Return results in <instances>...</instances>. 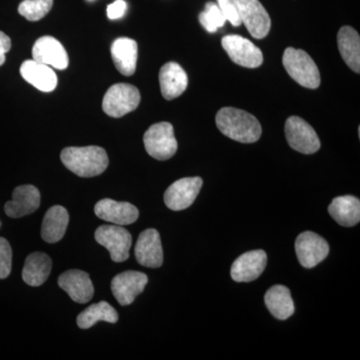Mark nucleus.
<instances>
[{
  "mask_svg": "<svg viewBox=\"0 0 360 360\" xmlns=\"http://www.w3.org/2000/svg\"><path fill=\"white\" fill-rule=\"evenodd\" d=\"M328 212L341 226H354L360 221V201L352 195L338 196L329 205Z\"/></svg>",
  "mask_w": 360,
  "mask_h": 360,
  "instance_id": "obj_23",
  "label": "nucleus"
},
{
  "mask_svg": "<svg viewBox=\"0 0 360 360\" xmlns=\"http://www.w3.org/2000/svg\"><path fill=\"white\" fill-rule=\"evenodd\" d=\"M60 160L65 167L80 177L101 175L108 167V153L99 146L66 148L61 151Z\"/></svg>",
  "mask_w": 360,
  "mask_h": 360,
  "instance_id": "obj_2",
  "label": "nucleus"
},
{
  "mask_svg": "<svg viewBox=\"0 0 360 360\" xmlns=\"http://www.w3.org/2000/svg\"><path fill=\"white\" fill-rule=\"evenodd\" d=\"M13 266V250L6 238H0V279L9 276Z\"/></svg>",
  "mask_w": 360,
  "mask_h": 360,
  "instance_id": "obj_30",
  "label": "nucleus"
},
{
  "mask_svg": "<svg viewBox=\"0 0 360 360\" xmlns=\"http://www.w3.org/2000/svg\"><path fill=\"white\" fill-rule=\"evenodd\" d=\"M338 49L348 68L360 72V37L350 26H343L338 34Z\"/></svg>",
  "mask_w": 360,
  "mask_h": 360,
  "instance_id": "obj_26",
  "label": "nucleus"
},
{
  "mask_svg": "<svg viewBox=\"0 0 360 360\" xmlns=\"http://www.w3.org/2000/svg\"><path fill=\"white\" fill-rule=\"evenodd\" d=\"M148 283V277L141 271L122 272L113 277L111 281L112 295L122 307L131 304L136 296L141 295Z\"/></svg>",
  "mask_w": 360,
  "mask_h": 360,
  "instance_id": "obj_12",
  "label": "nucleus"
},
{
  "mask_svg": "<svg viewBox=\"0 0 360 360\" xmlns=\"http://www.w3.org/2000/svg\"><path fill=\"white\" fill-rule=\"evenodd\" d=\"M222 47L236 65L246 68H257L264 63L262 52L250 40L240 35H226L221 40Z\"/></svg>",
  "mask_w": 360,
  "mask_h": 360,
  "instance_id": "obj_8",
  "label": "nucleus"
},
{
  "mask_svg": "<svg viewBox=\"0 0 360 360\" xmlns=\"http://www.w3.org/2000/svg\"><path fill=\"white\" fill-rule=\"evenodd\" d=\"M53 0H23L18 6V13L26 20L39 21L49 14Z\"/></svg>",
  "mask_w": 360,
  "mask_h": 360,
  "instance_id": "obj_28",
  "label": "nucleus"
},
{
  "mask_svg": "<svg viewBox=\"0 0 360 360\" xmlns=\"http://www.w3.org/2000/svg\"><path fill=\"white\" fill-rule=\"evenodd\" d=\"M33 59L37 63L63 70L68 68V54L63 45L52 37L37 39L32 49Z\"/></svg>",
  "mask_w": 360,
  "mask_h": 360,
  "instance_id": "obj_18",
  "label": "nucleus"
},
{
  "mask_svg": "<svg viewBox=\"0 0 360 360\" xmlns=\"http://www.w3.org/2000/svg\"><path fill=\"white\" fill-rule=\"evenodd\" d=\"M94 212L98 219L122 226L134 224L139 217V210L131 203L120 202L110 198L99 200Z\"/></svg>",
  "mask_w": 360,
  "mask_h": 360,
  "instance_id": "obj_16",
  "label": "nucleus"
},
{
  "mask_svg": "<svg viewBox=\"0 0 360 360\" xmlns=\"http://www.w3.org/2000/svg\"><path fill=\"white\" fill-rule=\"evenodd\" d=\"M161 94L167 101L181 96L188 85V78L184 68L176 63H168L160 71Z\"/></svg>",
  "mask_w": 360,
  "mask_h": 360,
  "instance_id": "obj_19",
  "label": "nucleus"
},
{
  "mask_svg": "<svg viewBox=\"0 0 360 360\" xmlns=\"http://www.w3.org/2000/svg\"><path fill=\"white\" fill-rule=\"evenodd\" d=\"M127 11V4L124 0H116L113 4H110L106 9L108 18L111 20H118L124 15Z\"/></svg>",
  "mask_w": 360,
  "mask_h": 360,
  "instance_id": "obj_32",
  "label": "nucleus"
},
{
  "mask_svg": "<svg viewBox=\"0 0 360 360\" xmlns=\"http://www.w3.org/2000/svg\"><path fill=\"white\" fill-rule=\"evenodd\" d=\"M51 257L44 252H33L25 259L22 269V279L30 286L42 285L51 271Z\"/></svg>",
  "mask_w": 360,
  "mask_h": 360,
  "instance_id": "obj_24",
  "label": "nucleus"
},
{
  "mask_svg": "<svg viewBox=\"0 0 360 360\" xmlns=\"http://www.w3.org/2000/svg\"><path fill=\"white\" fill-rule=\"evenodd\" d=\"M266 264L267 255L264 250L248 251L233 262L231 276L236 283H250L262 276Z\"/></svg>",
  "mask_w": 360,
  "mask_h": 360,
  "instance_id": "obj_15",
  "label": "nucleus"
},
{
  "mask_svg": "<svg viewBox=\"0 0 360 360\" xmlns=\"http://www.w3.org/2000/svg\"><path fill=\"white\" fill-rule=\"evenodd\" d=\"M202 184V179L198 176L176 180L165 193V205L174 212L186 210L198 198Z\"/></svg>",
  "mask_w": 360,
  "mask_h": 360,
  "instance_id": "obj_11",
  "label": "nucleus"
},
{
  "mask_svg": "<svg viewBox=\"0 0 360 360\" xmlns=\"http://www.w3.org/2000/svg\"><path fill=\"white\" fill-rule=\"evenodd\" d=\"M40 193L37 187L26 184L16 187L13 200L4 205V212L11 219H20L37 212L40 206Z\"/></svg>",
  "mask_w": 360,
  "mask_h": 360,
  "instance_id": "obj_17",
  "label": "nucleus"
},
{
  "mask_svg": "<svg viewBox=\"0 0 360 360\" xmlns=\"http://www.w3.org/2000/svg\"><path fill=\"white\" fill-rule=\"evenodd\" d=\"M241 23L245 25L252 37L262 39L267 37L271 27L269 14L259 0H236Z\"/></svg>",
  "mask_w": 360,
  "mask_h": 360,
  "instance_id": "obj_10",
  "label": "nucleus"
},
{
  "mask_svg": "<svg viewBox=\"0 0 360 360\" xmlns=\"http://www.w3.org/2000/svg\"><path fill=\"white\" fill-rule=\"evenodd\" d=\"M283 63L290 77L298 84L309 89H315L321 85V73L319 68L302 49L288 47L283 53Z\"/></svg>",
  "mask_w": 360,
  "mask_h": 360,
  "instance_id": "obj_3",
  "label": "nucleus"
},
{
  "mask_svg": "<svg viewBox=\"0 0 360 360\" xmlns=\"http://www.w3.org/2000/svg\"><path fill=\"white\" fill-rule=\"evenodd\" d=\"M70 222V214L66 208L54 205L45 213L41 225V238L45 243H56L65 236Z\"/></svg>",
  "mask_w": 360,
  "mask_h": 360,
  "instance_id": "obj_22",
  "label": "nucleus"
},
{
  "mask_svg": "<svg viewBox=\"0 0 360 360\" xmlns=\"http://www.w3.org/2000/svg\"><path fill=\"white\" fill-rule=\"evenodd\" d=\"M200 25L206 32H217L219 28L226 22L224 13L220 11L219 6L215 2L210 1L205 4V11L200 14Z\"/></svg>",
  "mask_w": 360,
  "mask_h": 360,
  "instance_id": "obj_29",
  "label": "nucleus"
},
{
  "mask_svg": "<svg viewBox=\"0 0 360 360\" xmlns=\"http://www.w3.org/2000/svg\"><path fill=\"white\" fill-rule=\"evenodd\" d=\"M217 6L224 13L225 20L229 21L232 25L240 26L243 25L239 16L238 6L236 0H217Z\"/></svg>",
  "mask_w": 360,
  "mask_h": 360,
  "instance_id": "obj_31",
  "label": "nucleus"
},
{
  "mask_svg": "<svg viewBox=\"0 0 360 360\" xmlns=\"http://www.w3.org/2000/svg\"><path fill=\"white\" fill-rule=\"evenodd\" d=\"M11 40L6 33L0 32V66L6 63V54L11 51Z\"/></svg>",
  "mask_w": 360,
  "mask_h": 360,
  "instance_id": "obj_33",
  "label": "nucleus"
},
{
  "mask_svg": "<svg viewBox=\"0 0 360 360\" xmlns=\"http://www.w3.org/2000/svg\"><path fill=\"white\" fill-rule=\"evenodd\" d=\"M295 252L303 267L314 269L328 257L329 245L328 241L319 234L305 231L296 238Z\"/></svg>",
  "mask_w": 360,
  "mask_h": 360,
  "instance_id": "obj_9",
  "label": "nucleus"
},
{
  "mask_svg": "<svg viewBox=\"0 0 360 360\" xmlns=\"http://www.w3.org/2000/svg\"><path fill=\"white\" fill-rule=\"evenodd\" d=\"M265 305L270 314L279 321H285L295 314V303L290 290L284 285L270 288L264 296Z\"/></svg>",
  "mask_w": 360,
  "mask_h": 360,
  "instance_id": "obj_25",
  "label": "nucleus"
},
{
  "mask_svg": "<svg viewBox=\"0 0 360 360\" xmlns=\"http://www.w3.org/2000/svg\"><path fill=\"white\" fill-rule=\"evenodd\" d=\"M94 238L98 245L110 251L112 262L120 264L129 259L132 236L122 225H101L96 229Z\"/></svg>",
  "mask_w": 360,
  "mask_h": 360,
  "instance_id": "obj_6",
  "label": "nucleus"
},
{
  "mask_svg": "<svg viewBox=\"0 0 360 360\" xmlns=\"http://www.w3.org/2000/svg\"><path fill=\"white\" fill-rule=\"evenodd\" d=\"M285 135L290 148L303 155H312L321 148L315 130L298 116H291L286 120Z\"/></svg>",
  "mask_w": 360,
  "mask_h": 360,
  "instance_id": "obj_7",
  "label": "nucleus"
},
{
  "mask_svg": "<svg viewBox=\"0 0 360 360\" xmlns=\"http://www.w3.org/2000/svg\"><path fill=\"white\" fill-rule=\"evenodd\" d=\"M106 321L116 323L118 321L117 311L106 302H101L90 305L77 316L78 328L87 329L92 328L96 322Z\"/></svg>",
  "mask_w": 360,
  "mask_h": 360,
  "instance_id": "obj_27",
  "label": "nucleus"
},
{
  "mask_svg": "<svg viewBox=\"0 0 360 360\" xmlns=\"http://www.w3.org/2000/svg\"><path fill=\"white\" fill-rule=\"evenodd\" d=\"M58 285L77 303L89 302L94 295V288L89 274L82 270L70 269L58 277Z\"/></svg>",
  "mask_w": 360,
  "mask_h": 360,
  "instance_id": "obj_14",
  "label": "nucleus"
},
{
  "mask_svg": "<svg viewBox=\"0 0 360 360\" xmlns=\"http://www.w3.org/2000/svg\"><path fill=\"white\" fill-rule=\"evenodd\" d=\"M111 56L115 68L125 77H131L136 70L139 46L136 41L127 37H120L111 45Z\"/></svg>",
  "mask_w": 360,
  "mask_h": 360,
  "instance_id": "obj_21",
  "label": "nucleus"
},
{
  "mask_svg": "<svg viewBox=\"0 0 360 360\" xmlns=\"http://www.w3.org/2000/svg\"><path fill=\"white\" fill-rule=\"evenodd\" d=\"M215 122L221 134L236 141L253 143L262 136L260 122L248 111L224 108L217 112Z\"/></svg>",
  "mask_w": 360,
  "mask_h": 360,
  "instance_id": "obj_1",
  "label": "nucleus"
},
{
  "mask_svg": "<svg viewBox=\"0 0 360 360\" xmlns=\"http://www.w3.org/2000/svg\"><path fill=\"white\" fill-rule=\"evenodd\" d=\"M0 226H1V222H0Z\"/></svg>",
  "mask_w": 360,
  "mask_h": 360,
  "instance_id": "obj_34",
  "label": "nucleus"
},
{
  "mask_svg": "<svg viewBox=\"0 0 360 360\" xmlns=\"http://www.w3.org/2000/svg\"><path fill=\"white\" fill-rule=\"evenodd\" d=\"M135 257L142 266L158 269L163 264V250L160 232L149 229L142 231L135 245Z\"/></svg>",
  "mask_w": 360,
  "mask_h": 360,
  "instance_id": "obj_13",
  "label": "nucleus"
},
{
  "mask_svg": "<svg viewBox=\"0 0 360 360\" xmlns=\"http://www.w3.org/2000/svg\"><path fill=\"white\" fill-rule=\"evenodd\" d=\"M141 92L131 84L112 85L103 97L104 112L110 117L120 118L139 108Z\"/></svg>",
  "mask_w": 360,
  "mask_h": 360,
  "instance_id": "obj_5",
  "label": "nucleus"
},
{
  "mask_svg": "<svg viewBox=\"0 0 360 360\" xmlns=\"http://www.w3.org/2000/svg\"><path fill=\"white\" fill-rule=\"evenodd\" d=\"M143 142L148 155L158 160H169L177 151L174 127L169 122L151 125L144 134Z\"/></svg>",
  "mask_w": 360,
  "mask_h": 360,
  "instance_id": "obj_4",
  "label": "nucleus"
},
{
  "mask_svg": "<svg viewBox=\"0 0 360 360\" xmlns=\"http://www.w3.org/2000/svg\"><path fill=\"white\" fill-rule=\"evenodd\" d=\"M20 75L28 84L44 92H51L58 86V77L51 66L26 60L20 66Z\"/></svg>",
  "mask_w": 360,
  "mask_h": 360,
  "instance_id": "obj_20",
  "label": "nucleus"
}]
</instances>
